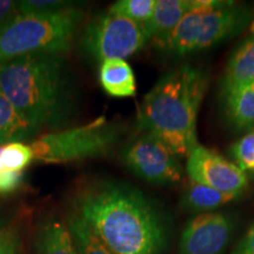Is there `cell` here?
<instances>
[{
    "mask_svg": "<svg viewBox=\"0 0 254 254\" xmlns=\"http://www.w3.org/2000/svg\"><path fill=\"white\" fill-rule=\"evenodd\" d=\"M73 208L113 254H161L166 247L163 217L135 187L112 180L87 184Z\"/></svg>",
    "mask_w": 254,
    "mask_h": 254,
    "instance_id": "cell-1",
    "label": "cell"
},
{
    "mask_svg": "<svg viewBox=\"0 0 254 254\" xmlns=\"http://www.w3.org/2000/svg\"><path fill=\"white\" fill-rule=\"evenodd\" d=\"M0 90L38 132L67 122L74 105L63 55L33 53L0 63Z\"/></svg>",
    "mask_w": 254,
    "mask_h": 254,
    "instance_id": "cell-2",
    "label": "cell"
},
{
    "mask_svg": "<svg viewBox=\"0 0 254 254\" xmlns=\"http://www.w3.org/2000/svg\"><path fill=\"white\" fill-rule=\"evenodd\" d=\"M207 87L201 68L184 64L167 72L139 107V129L164 141L177 157H189L198 145L196 122Z\"/></svg>",
    "mask_w": 254,
    "mask_h": 254,
    "instance_id": "cell-3",
    "label": "cell"
},
{
    "mask_svg": "<svg viewBox=\"0 0 254 254\" xmlns=\"http://www.w3.org/2000/svg\"><path fill=\"white\" fill-rule=\"evenodd\" d=\"M81 18L75 7L47 14L17 13L0 27V63L33 53L64 55Z\"/></svg>",
    "mask_w": 254,
    "mask_h": 254,
    "instance_id": "cell-4",
    "label": "cell"
},
{
    "mask_svg": "<svg viewBox=\"0 0 254 254\" xmlns=\"http://www.w3.org/2000/svg\"><path fill=\"white\" fill-rule=\"evenodd\" d=\"M252 12L245 5H230L190 12L178 26L154 45L168 55L186 56L215 46L237 36L251 23Z\"/></svg>",
    "mask_w": 254,
    "mask_h": 254,
    "instance_id": "cell-5",
    "label": "cell"
},
{
    "mask_svg": "<svg viewBox=\"0 0 254 254\" xmlns=\"http://www.w3.org/2000/svg\"><path fill=\"white\" fill-rule=\"evenodd\" d=\"M118 128L104 117L80 127L46 133L30 144L33 160L64 164L106 155L117 144Z\"/></svg>",
    "mask_w": 254,
    "mask_h": 254,
    "instance_id": "cell-6",
    "label": "cell"
},
{
    "mask_svg": "<svg viewBox=\"0 0 254 254\" xmlns=\"http://www.w3.org/2000/svg\"><path fill=\"white\" fill-rule=\"evenodd\" d=\"M150 41L145 25L107 11L94 17L85 28L81 47L99 63L123 59L140 51Z\"/></svg>",
    "mask_w": 254,
    "mask_h": 254,
    "instance_id": "cell-7",
    "label": "cell"
},
{
    "mask_svg": "<svg viewBox=\"0 0 254 254\" xmlns=\"http://www.w3.org/2000/svg\"><path fill=\"white\" fill-rule=\"evenodd\" d=\"M124 164L145 182L173 185L183 179L184 168L167 145L151 133L142 132L125 146Z\"/></svg>",
    "mask_w": 254,
    "mask_h": 254,
    "instance_id": "cell-8",
    "label": "cell"
},
{
    "mask_svg": "<svg viewBox=\"0 0 254 254\" xmlns=\"http://www.w3.org/2000/svg\"><path fill=\"white\" fill-rule=\"evenodd\" d=\"M186 172L190 180L226 194L241 196L249 186L247 174L233 161L199 144L187 157Z\"/></svg>",
    "mask_w": 254,
    "mask_h": 254,
    "instance_id": "cell-9",
    "label": "cell"
},
{
    "mask_svg": "<svg viewBox=\"0 0 254 254\" xmlns=\"http://www.w3.org/2000/svg\"><path fill=\"white\" fill-rule=\"evenodd\" d=\"M233 227L234 221L228 214H196L184 227L178 254H224Z\"/></svg>",
    "mask_w": 254,
    "mask_h": 254,
    "instance_id": "cell-10",
    "label": "cell"
},
{
    "mask_svg": "<svg viewBox=\"0 0 254 254\" xmlns=\"http://www.w3.org/2000/svg\"><path fill=\"white\" fill-rule=\"evenodd\" d=\"M225 0H157L153 15L145 24L150 40L163 39L190 12L208 11L230 5Z\"/></svg>",
    "mask_w": 254,
    "mask_h": 254,
    "instance_id": "cell-11",
    "label": "cell"
},
{
    "mask_svg": "<svg viewBox=\"0 0 254 254\" xmlns=\"http://www.w3.org/2000/svg\"><path fill=\"white\" fill-rule=\"evenodd\" d=\"M254 81V36L243 40L228 59L220 81L221 98Z\"/></svg>",
    "mask_w": 254,
    "mask_h": 254,
    "instance_id": "cell-12",
    "label": "cell"
},
{
    "mask_svg": "<svg viewBox=\"0 0 254 254\" xmlns=\"http://www.w3.org/2000/svg\"><path fill=\"white\" fill-rule=\"evenodd\" d=\"M36 254H78L67 224L57 217L44 219L34 237Z\"/></svg>",
    "mask_w": 254,
    "mask_h": 254,
    "instance_id": "cell-13",
    "label": "cell"
},
{
    "mask_svg": "<svg viewBox=\"0 0 254 254\" xmlns=\"http://www.w3.org/2000/svg\"><path fill=\"white\" fill-rule=\"evenodd\" d=\"M225 118L240 132L254 131V81L221 98Z\"/></svg>",
    "mask_w": 254,
    "mask_h": 254,
    "instance_id": "cell-14",
    "label": "cell"
},
{
    "mask_svg": "<svg viewBox=\"0 0 254 254\" xmlns=\"http://www.w3.org/2000/svg\"><path fill=\"white\" fill-rule=\"evenodd\" d=\"M99 80L105 92L114 98H129L135 95L134 72L125 60L110 59L101 63Z\"/></svg>",
    "mask_w": 254,
    "mask_h": 254,
    "instance_id": "cell-15",
    "label": "cell"
},
{
    "mask_svg": "<svg viewBox=\"0 0 254 254\" xmlns=\"http://www.w3.org/2000/svg\"><path fill=\"white\" fill-rule=\"evenodd\" d=\"M239 198V195L226 194L209 186L190 180L183 192L180 205L186 211L202 214L214 212L217 208Z\"/></svg>",
    "mask_w": 254,
    "mask_h": 254,
    "instance_id": "cell-16",
    "label": "cell"
},
{
    "mask_svg": "<svg viewBox=\"0 0 254 254\" xmlns=\"http://www.w3.org/2000/svg\"><path fill=\"white\" fill-rule=\"evenodd\" d=\"M37 133V129L18 112L0 90V146L24 142Z\"/></svg>",
    "mask_w": 254,
    "mask_h": 254,
    "instance_id": "cell-17",
    "label": "cell"
},
{
    "mask_svg": "<svg viewBox=\"0 0 254 254\" xmlns=\"http://www.w3.org/2000/svg\"><path fill=\"white\" fill-rule=\"evenodd\" d=\"M66 224L71 231L78 254H113L101 244L86 222L75 213L68 215Z\"/></svg>",
    "mask_w": 254,
    "mask_h": 254,
    "instance_id": "cell-18",
    "label": "cell"
},
{
    "mask_svg": "<svg viewBox=\"0 0 254 254\" xmlns=\"http://www.w3.org/2000/svg\"><path fill=\"white\" fill-rule=\"evenodd\" d=\"M157 0H119L107 11L145 25L152 18Z\"/></svg>",
    "mask_w": 254,
    "mask_h": 254,
    "instance_id": "cell-19",
    "label": "cell"
},
{
    "mask_svg": "<svg viewBox=\"0 0 254 254\" xmlns=\"http://www.w3.org/2000/svg\"><path fill=\"white\" fill-rule=\"evenodd\" d=\"M33 161L30 145L24 142H11L4 145L0 152V170L23 172Z\"/></svg>",
    "mask_w": 254,
    "mask_h": 254,
    "instance_id": "cell-20",
    "label": "cell"
},
{
    "mask_svg": "<svg viewBox=\"0 0 254 254\" xmlns=\"http://www.w3.org/2000/svg\"><path fill=\"white\" fill-rule=\"evenodd\" d=\"M233 163L246 174H254V131L241 136L231 146Z\"/></svg>",
    "mask_w": 254,
    "mask_h": 254,
    "instance_id": "cell-21",
    "label": "cell"
},
{
    "mask_svg": "<svg viewBox=\"0 0 254 254\" xmlns=\"http://www.w3.org/2000/svg\"><path fill=\"white\" fill-rule=\"evenodd\" d=\"M75 7L73 1L63 0H23L18 1V13L20 14H47Z\"/></svg>",
    "mask_w": 254,
    "mask_h": 254,
    "instance_id": "cell-22",
    "label": "cell"
},
{
    "mask_svg": "<svg viewBox=\"0 0 254 254\" xmlns=\"http://www.w3.org/2000/svg\"><path fill=\"white\" fill-rule=\"evenodd\" d=\"M0 254H21V240L15 228L5 227L0 231Z\"/></svg>",
    "mask_w": 254,
    "mask_h": 254,
    "instance_id": "cell-23",
    "label": "cell"
},
{
    "mask_svg": "<svg viewBox=\"0 0 254 254\" xmlns=\"http://www.w3.org/2000/svg\"><path fill=\"white\" fill-rule=\"evenodd\" d=\"M24 172L0 170V195L13 193L23 183Z\"/></svg>",
    "mask_w": 254,
    "mask_h": 254,
    "instance_id": "cell-24",
    "label": "cell"
},
{
    "mask_svg": "<svg viewBox=\"0 0 254 254\" xmlns=\"http://www.w3.org/2000/svg\"><path fill=\"white\" fill-rule=\"evenodd\" d=\"M232 254H254V222L241 238Z\"/></svg>",
    "mask_w": 254,
    "mask_h": 254,
    "instance_id": "cell-25",
    "label": "cell"
},
{
    "mask_svg": "<svg viewBox=\"0 0 254 254\" xmlns=\"http://www.w3.org/2000/svg\"><path fill=\"white\" fill-rule=\"evenodd\" d=\"M18 11V1H11V0H0V27L6 21L14 17L15 12Z\"/></svg>",
    "mask_w": 254,
    "mask_h": 254,
    "instance_id": "cell-26",
    "label": "cell"
},
{
    "mask_svg": "<svg viewBox=\"0 0 254 254\" xmlns=\"http://www.w3.org/2000/svg\"><path fill=\"white\" fill-rule=\"evenodd\" d=\"M250 32H251V36H254V19L252 21H251V25H250Z\"/></svg>",
    "mask_w": 254,
    "mask_h": 254,
    "instance_id": "cell-27",
    "label": "cell"
},
{
    "mask_svg": "<svg viewBox=\"0 0 254 254\" xmlns=\"http://www.w3.org/2000/svg\"><path fill=\"white\" fill-rule=\"evenodd\" d=\"M2 228H1V221H0V231H1Z\"/></svg>",
    "mask_w": 254,
    "mask_h": 254,
    "instance_id": "cell-28",
    "label": "cell"
},
{
    "mask_svg": "<svg viewBox=\"0 0 254 254\" xmlns=\"http://www.w3.org/2000/svg\"><path fill=\"white\" fill-rule=\"evenodd\" d=\"M1 147H2V146H0V152H1Z\"/></svg>",
    "mask_w": 254,
    "mask_h": 254,
    "instance_id": "cell-29",
    "label": "cell"
}]
</instances>
